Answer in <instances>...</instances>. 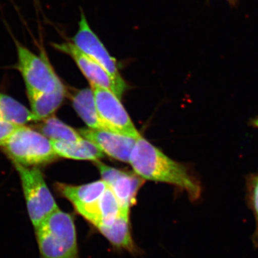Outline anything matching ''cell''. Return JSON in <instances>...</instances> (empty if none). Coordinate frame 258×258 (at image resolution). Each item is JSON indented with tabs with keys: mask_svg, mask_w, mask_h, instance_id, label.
Here are the masks:
<instances>
[{
	"mask_svg": "<svg viewBox=\"0 0 258 258\" xmlns=\"http://www.w3.org/2000/svg\"><path fill=\"white\" fill-rule=\"evenodd\" d=\"M0 120L18 127L37 122L31 110L4 93H0Z\"/></svg>",
	"mask_w": 258,
	"mask_h": 258,
	"instance_id": "2e32d148",
	"label": "cell"
},
{
	"mask_svg": "<svg viewBox=\"0 0 258 258\" xmlns=\"http://www.w3.org/2000/svg\"><path fill=\"white\" fill-rule=\"evenodd\" d=\"M96 162L102 180L114 194L122 213L129 217L131 208L136 203L137 193L143 184L144 179L137 174L118 170L98 161Z\"/></svg>",
	"mask_w": 258,
	"mask_h": 258,
	"instance_id": "9c48e42d",
	"label": "cell"
},
{
	"mask_svg": "<svg viewBox=\"0 0 258 258\" xmlns=\"http://www.w3.org/2000/svg\"><path fill=\"white\" fill-rule=\"evenodd\" d=\"M17 128L18 126L0 120V147L4 144L7 139L9 138L10 136Z\"/></svg>",
	"mask_w": 258,
	"mask_h": 258,
	"instance_id": "d6986e66",
	"label": "cell"
},
{
	"mask_svg": "<svg viewBox=\"0 0 258 258\" xmlns=\"http://www.w3.org/2000/svg\"><path fill=\"white\" fill-rule=\"evenodd\" d=\"M226 1L228 3V4L230 5L232 8H237L240 0H226Z\"/></svg>",
	"mask_w": 258,
	"mask_h": 258,
	"instance_id": "44dd1931",
	"label": "cell"
},
{
	"mask_svg": "<svg viewBox=\"0 0 258 258\" xmlns=\"http://www.w3.org/2000/svg\"><path fill=\"white\" fill-rule=\"evenodd\" d=\"M246 200L247 205L255 218L256 228L253 235V243L258 246V172L249 174L246 178Z\"/></svg>",
	"mask_w": 258,
	"mask_h": 258,
	"instance_id": "ac0fdd59",
	"label": "cell"
},
{
	"mask_svg": "<svg viewBox=\"0 0 258 258\" xmlns=\"http://www.w3.org/2000/svg\"><path fill=\"white\" fill-rule=\"evenodd\" d=\"M78 132L83 139L96 144L107 155L117 160L129 163L137 139L108 131L81 128Z\"/></svg>",
	"mask_w": 258,
	"mask_h": 258,
	"instance_id": "30bf717a",
	"label": "cell"
},
{
	"mask_svg": "<svg viewBox=\"0 0 258 258\" xmlns=\"http://www.w3.org/2000/svg\"><path fill=\"white\" fill-rule=\"evenodd\" d=\"M51 45L56 50L70 56L76 62L91 86L106 88L115 93L114 83L111 76L96 61L77 48L72 42H52Z\"/></svg>",
	"mask_w": 258,
	"mask_h": 258,
	"instance_id": "8fae6325",
	"label": "cell"
},
{
	"mask_svg": "<svg viewBox=\"0 0 258 258\" xmlns=\"http://www.w3.org/2000/svg\"><path fill=\"white\" fill-rule=\"evenodd\" d=\"M129 163L136 174L143 179L174 185L186 191L191 201H198L201 198L200 181L189 168L168 157L143 137L137 139Z\"/></svg>",
	"mask_w": 258,
	"mask_h": 258,
	"instance_id": "6da1fadb",
	"label": "cell"
},
{
	"mask_svg": "<svg viewBox=\"0 0 258 258\" xmlns=\"http://www.w3.org/2000/svg\"><path fill=\"white\" fill-rule=\"evenodd\" d=\"M107 187L102 179L79 186L60 182L55 184L59 195L69 200L76 211L96 228L101 222L102 198Z\"/></svg>",
	"mask_w": 258,
	"mask_h": 258,
	"instance_id": "52a82bcc",
	"label": "cell"
},
{
	"mask_svg": "<svg viewBox=\"0 0 258 258\" xmlns=\"http://www.w3.org/2000/svg\"><path fill=\"white\" fill-rule=\"evenodd\" d=\"M66 95V88L62 83L52 92L27 94L31 111L35 115L37 122L42 121L52 116L60 108Z\"/></svg>",
	"mask_w": 258,
	"mask_h": 258,
	"instance_id": "5bb4252c",
	"label": "cell"
},
{
	"mask_svg": "<svg viewBox=\"0 0 258 258\" xmlns=\"http://www.w3.org/2000/svg\"><path fill=\"white\" fill-rule=\"evenodd\" d=\"M108 242L118 248L129 252L136 250L129 222V217L120 215L113 223L97 229Z\"/></svg>",
	"mask_w": 258,
	"mask_h": 258,
	"instance_id": "9a60e30c",
	"label": "cell"
},
{
	"mask_svg": "<svg viewBox=\"0 0 258 258\" xmlns=\"http://www.w3.org/2000/svg\"><path fill=\"white\" fill-rule=\"evenodd\" d=\"M37 128L50 140L76 142L83 139L79 132L52 115L40 121Z\"/></svg>",
	"mask_w": 258,
	"mask_h": 258,
	"instance_id": "e0dca14e",
	"label": "cell"
},
{
	"mask_svg": "<svg viewBox=\"0 0 258 258\" xmlns=\"http://www.w3.org/2000/svg\"><path fill=\"white\" fill-rule=\"evenodd\" d=\"M14 166L20 177L29 218L35 228L58 206L39 167Z\"/></svg>",
	"mask_w": 258,
	"mask_h": 258,
	"instance_id": "5b68a950",
	"label": "cell"
},
{
	"mask_svg": "<svg viewBox=\"0 0 258 258\" xmlns=\"http://www.w3.org/2000/svg\"><path fill=\"white\" fill-rule=\"evenodd\" d=\"M10 34L14 40L18 57L15 68L23 77L27 94L52 92L57 89L62 83L45 51L40 50V55H37L17 40L12 32Z\"/></svg>",
	"mask_w": 258,
	"mask_h": 258,
	"instance_id": "277c9868",
	"label": "cell"
},
{
	"mask_svg": "<svg viewBox=\"0 0 258 258\" xmlns=\"http://www.w3.org/2000/svg\"><path fill=\"white\" fill-rule=\"evenodd\" d=\"M72 101L75 110L88 128L112 132L98 113L91 88L80 90L73 96Z\"/></svg>",
	"mask_w": 258,
	"mask_h": 258,
	"instance_id": "7c38bea8",
	"label": "cell"
},
{
	"mask_svg": "<svg viewBox=\"0 0 258 258\" xmlns=\"http://www.w3.org/2000/svg\"><path fill=\"white\" fill-rule=\"evenodd\" d=\"M13 165L38 167L57 159L50 139L29 125L19 126L0 147Z\"/></svg>",
	"mask_w": 258,
	"mask_h": 258,
	"instance_id": "3957f363",
	"label": "cell"
},
{
	"mask_svg": "<svg viewBox=\"0 0 258 258\" xmlns=\"http://www.w3.org/2000/svg\"><path fill=\"white\" fill-rule=\"evenodd\" d=\"M51 143L57 157L95 161L104 157V153L87 139H83L76 142L51 140Z\"/></svg>",
	"mask_w": 258,
	"mask_h": 258,
	"instance_id": "4fadbf2b",
	"label": "cell"
},
{
	"mask_svg": "<svg viewBox=\"0 0 258 258\" xmlns=\"http://www.w3.org/2000/svg\"><path fill=\"white\" fill-rule=\"evenodd\" d=\"M71 42L108 73L114 83L115 95L120 99L126 89V84L118 71V64L101 39L90 26L88 19L82 10L79 28L74 36L71 37Z\"/></svg>",
	"mask_w": 258,
	"mask_h": 258,
	"instance_id": "8992f818",
	"label": "cell"
},
{
	"mask_svg": "<svg viewBox=\"0 0 258 258\" xmlns=\"http://www.w3.org/2000/svg\"><path fill=\"white\" fill-rule=\"evenodd\" d=\"M40 258H80L74 217L57 209L35 228Z\"/></svg>",
	"mask_w": 258,
	"mask_h": 258,
	"instance_id": "7a4b0ae2",
	"label": "cell"
},
{
	"mask_svg": "<svg viewBox=\"0 0 258 258\" xmlns=\"http://www.w3.org/2000/svg\"><path fill=\"white\" fill-rule=\"evenodd\" d=\"M95 102L101 119L113 133L139 139L141 134L122 105L120 98L114 93L106 88L91 86Z\"/></svg>",
	"mask_w": 258,
	"mask_h": 258,
	"instance_id": "ba28073f",
	"label": "cell"
},
{
	"mask_svg": "<svg viewBox=\"0 0 258 258\" xmlns=\"http://www.w3.org/2000/svg\"><path fill=\"white\" fill-rule=\"evenodd\" d=\"M249 124H250L251 126L253 127V128L258 129V115L249 120Z\"/></svg>",
	"mask_w": 258,
	"mask_h": 258,
	"instance_id": "ffe728a7",
	"label": "cell"
}]
</instances>
